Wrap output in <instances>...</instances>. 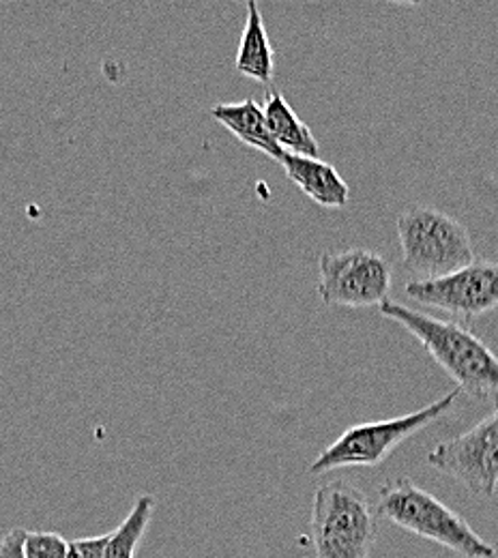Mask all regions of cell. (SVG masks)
<instances>
[{"instance_id": "8992f818", "label": "cell", "mask_w": 498, "mask_h": 558, "mask_svg": "<svg viewBox=\"0 0 498 558\" xmlns=\"http://www.w3.org/2000/svg\"><path fill=\"white\" fill-rule=\"evenodd\" d=\"M393 267L372 250L325 252L318 260V296L331 307L382 305L391 292Z\"/></svg>"}, {"instance_id": "6da1fadb", "label": "cell", "mask_w": 498, "mask_h": 558, "mask_svg": "<svg viewBox=\"0 0 498 558\" xmlns=\"http://www.w3.org/2000/svg\"><path fill=\"white\" fill-rule=\"evenodd\" d=\"M378 312L417 338L464 396L498 409V356L477 336L389 299Z\"/></svg>"}, {"instance_id": "52a82bcc", "label": "cell", "mask_w": 498, "mask_h": 558, "mask_svg": "<svg viewBox=\"0 0 498 558\" xmlns=\"http://www.w3.org/2000/svg\"><path fill=\"white\" fill-rule=\"evenodd\" d=\"M427 464L460 482L477 498H493L498 489V409L469 432L438 442Z\"/></svg>"}, {"instance_id": "ba28073f", "label": "cell", "mask_w": 498, "mask_h": 558, "mask_svg": "<svg viewBox=\"0 0 498 558\" xmlns=\"http://www.w3.org/2000/svg\"><path fill=\"white\" fill-rule=\"evenodd\" d=\"M406 294L420 305L458 318H477L498 307V265L475 260L473 265L440 279L406 283Z\"/></svg>"}, {"instance_id": "5bb4252c", "label": "cell", "mask_w": 498, "mask_h": 558, "mask_svg": "<svg viewBox=\"0 0 498 558\" xmlns=\"http://www.w3.org/2000/svg\"><path fill=\"white\" fill-rule=\"evenodd\" d=\"M70 542L57 533H26V558H68Z\"/></svg>"}, {"instance_id": "277c9868", "label": "cell", "mask_w": 498, "mask_h": 558, "mask_svg": "<svg viewBox=\"0 0 498 558\" xmlns=\"http://www.w3.org/2000/svg\"><path fill=\"white\" fill-rule=\"evenodd\" d=\"M378 511L361 489L331 482L312 500V544L316 558H367L376 542Z\"/></svg>"}, {"instance_id": "8fae6325", "label": "cell", "mask_w": 498, "mask_h": 558, "mask_svg": "<svg viewBox=\"0 0 498 558\" xmlns=\"http://www.w3.org/2000/svg\"><path fill=\"white\" fill-rule=\"evenodd\" d=\"M234 70L263 84H271L276 75V52L260 13L258 2H247V17L234 59Z\"/></svg>"}, {"instance_id": "2e32d148", "label": "cell", "mask_w": 498, "mask_h": 558, "mask_svg": "<svg viewBox=\"0 0 498 558\" xmlns=\"http://www.w3.org/2000/svg\"><path fill=\"white\" fill-rule=\"evenodd\" d=\"M24 529H13L0 539V558H26L24 555V542H26Z\"/></svg>"}, {"instance_id": "30bf717a", "label": "cell", "mask_w": 498, "mask_h": 558, "mask_svg": "<svg viewBox=\"0 0 498 558\" xmlns=\"http://www.w3.org/2000/svg\"><path fill=\"white\" fill-rule=\"evenodd\" d=\"M209 114L243 144H247L256 150H263L265 155H269L271 159L282 163L286 150L271 134L263 104H258L256 99H243V101H234V104H217L209 110Z\"/></svg>"}, {"instance_id": "5b68a950", "label": "cell", "mask_w": 498, "mask_h": 558, "mask_svg": "<svg viewBox=\"0 0 498 558\" xmlns=\"http://www.w3.org/2000/svg\"><path fill=\"white\" fill-rule=\"evenodd\" d=\"M462 391L456 387L445 398L427 404L424 409L409 413L404 417L382 418L369 423H356L344 429V434L331 442L320 456L309 464L312 475H323L338 469H355V466H378L382 464L396 447H400L406 438L422 432L429 423L445 417L458 402Z\"/></svg>"}, {"instance_id": "4fadbf2b", "label": "cell", "mask_w": 498, "mask_h": 558, "mask_svg": "<svg viewBox=\"0 0 498 558\" xmlns=\"http://www.w3.org/2000/svg\"><path fill=\"white\" fill-rule=\"evenodd\" d=\"M153 511H155V498L148 494L138 496L132 511L123 520V524L110 533L108 546H106V558H134L144 531L150 524Z\"/></svg>"}, {"instance_id": "7a4b0ae2", "label": "cell", "mask_w": 498, "mask_h": 558, "mask_svg": "<svg viewBox=\"0 0 498 558\" xmlns=\"http://www.w3.org/2000/svg\"><path fill=\"white\" fill-rule=\"evenodd\" d=\"M376 511L396 526L460 557H497L495 546L479 537L460 513L442 505L434 494L415 486L409 477H400L378 489Z\"/></svg>"}, {"instance_id": "7c38bea8", "label": "cell", "mask_w": 498, "mask_h": 558, "mask_svg": "<svg viewBox=\"0 0 498 558\" xmlns=\"http://www.w3.org/2000/svg\"><path fill=\"white\" fill-rule=\"evenodd\" d=\"M265 114L267 123L271 128L274 138L290 155H301V157H318L320 155V144L314 138L312 130L299 119V114L292 110V106L286 101L284 95L280 90H271L265 97Z\"/></svg>"}, {"instance_id": "3957f363", "label": "cell", "mask_w": 498, "mask_h": 558, "mask_svg": "<svg viewBox=\"0 0 498 558\" xmlns=\"http://www.w3.org/2000/svg\"><path fill=\"white\" fill-rule=\"evenodd\" d=\"M396 228L404 267L415 281L447 278L475 263L466 226L442 210L411 207L400 213Z\"/></svg>"}, {"instance_id": "9a60e30c", "label": "cell", "mask_w": 498, "mask_h": 558, "mask_svg": "<svg viewBox=\"0 0 498 558\" xmlns=\"http://www.w3.org/2000/svg\"><path fill=\"white\" fill-rule=\"evenodd\" d=\"M108 537H110V533L101 535V537H88V539L70 542L68 558H106Z\"/></svg>"}, {"instance_id": "9c48e42d", "label": "cell", "mask_w": 498, "mask_h": 558, "mask_svg": "<svg viewBox=\"0 0 498 558\" xmlns=\"http://www.w3.org/2000/svg\"><path fill=\"white\" fill-rule=\"evenodd\" d=\"M288 181H292L307 198L325 209H344L351 201V187L336 166L320 157H301L286 153L282 159Z\"/></svg>"}]
</instances>
